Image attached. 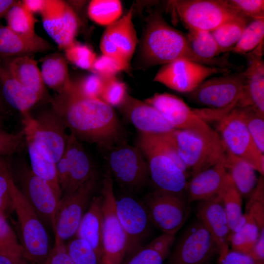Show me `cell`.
<instances>
[{
    "mask_svg": "<svg viewBox=\"0 0 264 264\" xmlns=\"http://www.w3.org/2000/svg\"><path fill=\"white\" fill-rule=\"evenodd\" d=\"M2 122L1 116H0V128H2Z\"/></svg>",
    "mask_w": 264,
    "mask_h": 264,
    "instance_id": "obj_60",
    "label": "cell"
},
{
    "mask_svg": "<svg viewBox=\"0 0 264 264\" xmlns=\"http://www.w3.org/2000/svg\"><path fill=\"white\" fill-rule=\"evenodd\" d=\"M6 112V111L5 110V107L4 106V104L2 101V98L0 95V116H1L5 114Z\"/></svg>",
    "mask_w": 264,
    "mask_h": 264,
    "instance_id": "obj_59",
    "label": "cell"
},
{
    "mask_svg": "<svg viewBox=\"0 0 264 264\" xmlns=\"http://www.w3.org/2000/svg\"><path fill=\"white\" fill-rule=\"evenodd\" d=\"M104 81L105 79L92 73L75 81V83L78 90L83 95L91 98L100 99Z\"/></svg>",
    "mask_w": 264,
    "mask_h": 264,
    "instance_id": "obj_51",
    "label": "cell"
},
{
    "mask_svg": "<svg viewBox=\"0 0 264 264\" xmlns=\"http://www.w3.org/2000/svg\"><path fill=\"white\" fill-rule=\"evenodd\" d=\"M218 132L225 150L250 164L264 176V154L257 147L236 106L217 122Z\"/></svg>",
    "mask_w": 264,
    "mask_h": 264,
    "instance_id": "obj_8",
    "label": "cell"
},
{
    "mask_svg": "<svg viewBox=\"0 0 264 264\" xmlns=\"http://www.w3.org/2000/svg\"><path fill=\"white\" fill-rule=\"evenodd\" d=\"M226 172L242 196L248 198L258 178L255 169L245 160L225 150L223 158Z\"/></svg>",
    "mask_w": 264,
    "mask_h": 264,
    "instance_id": "obj_32",
    "label": "cell"
},
{
    "mask_svg": "<svg viewBox=\"0 0 264 264\" xmlns=\"http://www.w3.org/2000/svg\"><path fill=\"white\" fill-rule=\"evenodd\" d=\"M1 60L11 75L19 82L36 92L42 99L45 97L47 91L36 60L29 55Z\"/></svg>",
    "mask_w": 264,
    "mask_h": 264,
    "instance_id": "obj_27",
    "label": "cell"
},
{
    "mask_svg": "<svg viewBox=\"0 0 264 264\" xmlns=\"http://www.w3.org/2000/svg\"><path fill=\"white\" fill-rule=\"evenodd\" d=\"M56 166L62 197L75 192L95 172L81 141L71 133Z\"/></svg>",
    "mask_w": 264,
    "mask_h": 264,
    "instance_id": "obj_18",
    "label": "cell"
},
{
    "mask_svg": "<svg viewBox=\"0 0 264 264\" xmlns=\"http://www.w3.org/2000/svg\"><path fill=\"white\" fill-rule=\"evenodd\" d=\"M244 214L251 217L260 232L264 230V176L260 175L248 198Z\"/></svg>",
    "mask_w": 264,
    "mask_h": 264,
    "instance_id": "obj_42",
    "label": "cell"
},
{
    "mask_svg": "<svg viewBox=\"0 0 264 264\" xmlns=\"http://www.w3.org/2000/svg\"><path fill=\"white\" fill-rule=\"evenodd\" d=\"M264 19L251 21L244 28L240 40L231 51L236 54L245 55L264 42Z\"/></svg>",
    "mask_w": 264,
    "mask_h": 264,
    "instance_id": "obj_40",
    "label": "cell"
},
{
    "mask_svg": "<svg viewBox=\"0 0 264 264\" xmlns=\"http://www.w3.org/2000/svg\"><path fill=\"white\" fill-rule=\"evenodd\" d=\"M46 0H23L21 1L22 5L32 14L41 13L46 3Z\"/></svg>",
    "mask_w": 264,
    "mask_h": 264,
    "instance_id": "obj_56",
    "label": "cell"
},
{
    "mask_svg": "<svg viewBox=\"0 0 264 264\" xmlns=\"http://www.w3.org/2000/svg\"><path fill=\"white\" fill-rule=\"evenodd\" d=\"M223 158L214 166L192 176L187 181L185 192L190 203L209 199L218 196L227 176Z\"/></svg>",
    "mask_w": 264,
    "mask_h": 264,
    "instance_id": "obj_24",
    "label": "cell"
},
{
    "mask_svg": "<svg viewBox=\"0 0 264 264\" xmlns=\"http://www.w3.org/2000/svg\"><path fill=\"white\" fill-rule=\"evenodd\" d=\"M144 101L155 108L175 129L189 131L223 146L217 131L203 119L201 109L191 108L181 98L166 92L156 93Z\"/></svg>",
    "mask_w": 264,
    "mask_h": 264,
    "instance_id": "obj_6",
    "label": "cell"
},
{
    "mask_svg": "<svg viewBox=\"0 0 264 264\" xmlns=\"http://www.w3.org/2000/svg\"><path fill=\"white\" fill-rule=\"evenodd\" d=\"M133 7L114 22L108 26L103 36L114 44L130 62L138 43L132 22Z\"/></svg>",
    "mask_w": 264,
    "mask_h": 264,
    "instance_id": "obj_29",
    "label": "cell"
},
{
    "mask_svg": "<svg viewBox=\"0 0 264 264\" xmlns=\"http://www.w3.org/2000/svg\"><path fill=\"white\" fill-rule=\"evenodd\" d=\"M216 254L218 250L214 239L197 219L177 239L165 264H206Z\"/></svg>",
    "mask_w": 264,
    "mask_h": 264,
    "instance_id": "obj_15",
    "label": "cell"
},
{
    "mask_svg": "<svg viewBox=\"0 0 264 264\" xmlns=\"http://www.w3.org/2000/svg\"><path fill=\"white\" fill-rule=\"evenodd\" d=\"M219 262V264H264V261H257L248 254L233 250H229Z\"/></svg>",
    "mask_w": 264,
    "mask_h": 264,
    "instance_id": "obj_54",
    "label": "cell"
},
{
    "mask_svg": "<svg viewBox=\"0 0 264 264\" xmlns=\"http://www.w3.org/2000/svg\"><path fill=\"white\" fill-rule=\"evenodd\" d=\"M264 42L254 50L245 54L247 67L243 71L244 88L236 106L253 107L264 115Z\"/></svg>",
    "mask_w": 264,
    "mask_h": 264,
    "instance_id": "obj_22",
    "label": "cell"
},
{
    "mask_svg": "<svg viewBox=\"0 0 264 264\" xmlns=\"http://www.w3.org/2000/svg\"><path fill=\"white\" fill-rule=\"evenodd\" d=\"M170 135L177 154L191 176L221 161L223 146L215 145L189 131L175 129Z\"/></svg>",
    "mask_w": 264,
    "mask_h": 264,
    "instance_id": "obj_14",
    "label": "cell"
},
{
    "mask_svg": "<svg viewBox=\"0 0 264 264\" xmlns=\"http://www.w3.org/2000/svg\"><path fill=\"white\" fill-rule=\"evenodd\" d=\"M169 3L188 29L212 32L226 22L242 17L225 0H175Z\"/></svg>",
    "mask_w": 264,
    "mask_h": 264,
    "instance_id": "obj_10",
    "label": "cell"
},
{
    "mask_svg": "<svg viewBox=\"0 0 264 264\" xmlns=\"http://www.w3.org/2000/svg\"><path fill=\"white\" fill-rule=\"evenodd\" d=\"M103 228L102 264H122L127 255L128 240L118 217L113 179L108 168L101 190Z\"/></svg>",
    "mask_w": 264,
    "mask_h": 264,
    "instance_id": "obj_4",
    "label": "cell"
},
{
    "mask_svg": "<svg viewBox=\"0 0 264 264\" xmlns=\"http://www.w3.org/2000/svg\"><path fill=\"white\" fill-rule=\"evenodd\" d=\"M0 86L4 100L21 113L29 112L42 100L36 92L23 85L11 75L1 59Z\"/></svg>",
    "mask_w": 264,
    "mask_h": 264,
    "instance_id": "obj_26",
    "label": "cell"
},
{
    "mask_svg": "<svg viewBox=\"0 0 264 264\" xmlns=\"http://www.w3.org/2000/svg\"><path fill=\"white\" fill-rule=\"evenodd\" d=\"M25 146L26 140L23 129L18 132L10 133L0 128V157L17 153Z\"/></svg>",
    "mask_w": 264,
    "mask_h": 264,
    "instance_id": "obj_49",
    "label": "cell"
},
{
    "mask_svg": "<svg viewBox=\"0 0 264 264\" xmlns=\"http://www.w3.org/2000/svg\"><path fill=\"white\" fill-rule=\"evenodd\" d=\"M246 220L237 231L231 233L228 237L232 250L249 254L258 240L260 230L252 219L244 214Z\"/></svg>",
    "mask_w": 264,
    "mask_h": 264,
    "instance_id": "obj_39",
    "label": "cell"
},
{
    "mask_svg": "<svg viewBox=\"0 0 264 264\" xmlns=\"http://www.w3.org/2000/svg\"><path fill=\"white\" fill-rule=\"evenodd\" d=\"M249 22L245 18H237L225 22L211 32L221 53L231 51Z\"/></svg>",
    "mask_w": 264,
    "mask_h": 264,
    "instance_id": "obj_36",
    "label": "cell"
},
{
    "mask_svg": "<svg viewBox=\"0 0 264 264\" xmlns=\"http://www.w3.org/2000/svg\"><path fill=\"white\" fill-rule=\"evenodd\" d=\"M45 264H74L63 242L55 238L54 246L51 248Z\"/></svg>",
    "mask_w": 264,
    "mask_h": 264,
    "instance_id": "obj_52",
    "label": "cell"
},
{
    "mask_svg": "<svg viewBox=\"0 0 264 264\" xmlns=\"http://www.w3.org/2000/svg\"><path fill=\"white\" fill-rule=\"evenodd\" d=\"M238 107L257 147L264 154V115L252 106Z\"/></svg>",
    "mask_w": 264,
    "mask_h": 264,
    "instance_id": "obj_41",
    "label": "cell"
},
{
    "mask_svg": "<svg viewBox=\"0 0 264 264\" xmlns=\"http://www.w3.org/2000/svg\"><path fill=\"white\" fill-rule=\"evenodd\" d=\"M122 6L118 0H92L88 6L89 18L95 23L109 26L122 15Z\"/></svg>",
    "mask_w": 264,
    "mask_h": 264,
    "instance_id": "obj_38",
    "label": "cell"
},
{
    "mask_svg": "<svg viewBox=\"0 0 264 264\" xmlns=\"http://www.w3.org/2000/svg\"><path fill=\"white\" fill-rule=\"evenodd\" d=\"M52 109L80 141L109 149L124 140V131L113 107L100 99L87 97L70 82L51 100Z\"/></svg>",
    "mask_w": 264,
    "mask_h": 264,
    "instance_id": "obj_1",
    "label": "cell"
},
{
    "mask_svg": "<svg viewBox=\"0 0 264 264\" xmlns=\"http://www.w3.org/2000/svg\"><path fill=\"white\" fill-rule=\"evenodd\" d=\"M128 93L126 84L115 76L105 79L100 99L112 107H118Z\"/></svg>",
    "mask_w": 264,
    "mask_h": 264,
    "instance_id": "obj_47",
    "label": "cell"
},
{
    "mask_svg": "<svg viewBox=\"0 0 264 264\" xmlns=\"http://www.w3.org/2000/svg\"><path fill=\"white\" fill-rule=\"evenodd\" d=\"M6 157H0V214L5 216L10 211L14 210L11 193L12 179L10 163Z\"/></svg>",
    "mask_w": 264,
    "mask_h": 264,
    "instance_id": "obj_44",
    "label": "cell"
},
{
    "mask_svg": "<svg viewBox=\"0 0 264 264\" xmlns=\"http://www.w3.org/2000/svg\"><path fill=\"white\" fill-rule=\"evenodd\" d=\"M248 255L257 261L264 262V230L260 232L258 240Z\"/></svg>",
    "mask_w": 264,
    "mask_h": 264,
    "instance_id": "obj_55",
    "label": "cell"
},
{
    "mask_svg": "<svg viewBox=\"0 0 264 264\" xmlns=\"http://www.w3.org/2000/svg\"><path fill=\"white\" fill-rule=\"evenodd\" d=\"M228 7L249 22L264 19V0H225Z\"/></svg>",
    "mask_w": 264,
    "mask_h": 264,
    "instance_id": "obj_45",
    "label": "cell"
},
{
    "mask_svg": "<svg viewBox=\"0 0 264 264\" xmlns=\"http://www.w3.org/2000/svg\"><path fill=\"white\" fill-rule=\"evenodd\" d=\"M180 59L215 66L195 55L186 35L168 24L161 13L156 11L151 13L147 17L141 40L138 66L148 68Z\"/></svg>",
    "mask_w": 264,
    "mask_h": 264,
    "instance_id": "obj_2",
    "label": "cell"
},
{
    "mask_svg": "<svg viewBox=\"0 0 264 264\" xmlns=\"http://www.w3.org/2000/svg\"><path fill=\"white\" fill-rule=\"evenodd\" d=\"M11 193L17 217L18 241L22 255L30 263L45 264L51 248L44 225L13 179Z\"/></svg>",
    "mask_w": 264,
    "mask_h": 264,
    "instance_id": "obj_3",
    "label": "cell"
},
{
    "mask_svg": "<svg viewBox=\"0 0 264 264\" xmlns=\"http://www.w3.org/2000/svg\"><path fill=\"white\" fill-rule=\"evenodd\" d=\"M229 68L206 66L194 61L180 59L163 65L153 81L175 91L188 94L210 76L230 73Z\"/></svg>",
    "mask_w": 264,
    "mask_h": 264,
    "instance_id": "obj_16",
    "label": "cell"
},
{
    "mask_svg": "<svg viewBox=\"0 0 264 264\" xmlns=\"http://www.w3.org/2000/svg\"><path fill=\"white\" fill-rule=\"evenodd\" d=\"M66 58L77 67L90 70L97 58L88 45L75 42L65 50Z\"/></svg>",
    "mask_w": 264,
    "mask_h": 264,
    "instance_id": "obj_46",
    "label": "cell"
},
{
    "mask_svg": "<svg viewBox=\"0 0 264 264\" xmlns=\"http://www.w3.org/2000/svg\"><path fill=\"white\" fill-rule=\"evenodd\" d=\"M108 150V168L118 184L132 191L143 186L150 175L140 149L123 140Z\"/></svg>",
    "mask_w": 264,
    "mask_h": 264,
    "instance_id": "obj_12",
    "label": "cell"
},
{
    "mask_svg": "<svg viewBox=\"0 0 264 264\" xmlns=\"http://www.w3.org/2000/svg\"><path fill=\"white\" fill-rule=\"evenodd\" d=\"M16 1L15 0H0V21Z\"/></svg>",
    "mask_w": 264,
    "mask_h": 264,
    "instance_id": "obj_58",
    "label": "cell"
},
{
    "mask_svg": "<svg viewBox=\"0 0 264 264\" xmlns=\"http://www.w3.org/2000/svg\"><path fill=\"white\" fill-rule=\"evenodd\" d=\"M137 147L147 161L149 175L157 188L173 192L185 191L188 176L167 154L141 133Z\"/></svg>",
    "mask_w": 264,
    "mask_h": 264,
    "instance_id": "obj_17",
    "label": "cell"
},
{
    "mask_svg": "<svg viewBox=\"0 0 264 264\" xmlns=\"http://www.w3.org/2000/svg\"><path fill=\"white\" fill-rule=\"evenodd\" d=\"M152 224L163 233L175 235L188 220L191 208L185 191L173 192L158 188L142 200Z\"/></svg>",
    "mask_w": 264,
    "mask_h": 264,
    "instance_id": "obj_7",
    "label": "cell"
},
{
    "mask_svg": "<svg viewBox=\"0 0 264 264\" xmlns=\"http://www.w3.org/2000/svg\"><path fill=\"white\" fill-rule=\"evenodd\" d=\"M117 108L140 133L163 134L175 130L155 108L129 93Z\"/></svg>",
    "mask_w": 264,
    "mask_h": 264,
    "instance_id": "obj_21",
    "label": "cell"
},
{
    "mask_svg": "<svg viewBox=\"0 0 264 264\" xmlns=\"http://www.w3.org/2000/svg\"><path fill=\"white\" fill-rule=\"evenodd\" d=\"M218 196L223 204L231 233L237 231L246 220L242 210V197L228 174L224 184Z\"/></svg>",
    "mask_w": 264,
    "mask_h": 264,
    "instance_id": "obj_33",
    "label": "cell"
},
{
    "mask_svg": "<svg viewBox=\"0 0 264 264\" xmlns=\"http://www.w3.org/2000/svg\"><path fill=\"white\" fill-rule=\"evenodd\" d=\"M103 215L101 196H94L83 215L75 236L88 242L101 261Z\"/></svg>",
    "mask_w": 264,
    "mask_h": 264,
    "instance_id": "obj_28",
    "label": "cell"
},
{
    "mask_svg": "<svg viewBox=\"0 0 264 264\" xmlns=\"http://www.w3.org/2000/svg\"><path fill=\"white\" fill-rule=\"evenodd\" d=\"M244 85L243 71L230 72L206 79L187 94V98L189 101L208 109L230 111L242 96Z\"/></svg>",
    "mask_w": 264,
    "mask_h": 264,
    "instance_id": "obj_9",
    "label": "cell"
},
{
    "mask_svg": "<svg viewBox=\"0 0 264 264\" xmlns=\"http://www.w3.org/2000/svg\"><path fill=\"white\" fill-rule=\"evenodd\" d=\"M22 255L0 254V264H30Z\"/></svg>",
    "mask_w": 264,
    "mask_h": 264,
    "instance_id": "obj_57",
    "label": "cell"
},
{
    "mask_svg": "<svg viewBox=\"0 0 264 264\" xmlns=\"http://www.w3.org/2000/svg\"><path fill=\"white\" fill-rule=\"evenodd\" d=\"M46 40L35 34L31 37L23 36L12 31L0 23V59L30 55L52 49Z\"/></svg>",
    "mask_w": 264,
    "mask_h": 264,
    "instance_id": "obj_25",
    "label": "cell"
},
{
    "mask_svg": "<svg viewBox=\"0 0 264 264\" xmlns=\"http://www.w3.org/2000/svg\"><path fill=\"white\" fill-rule=\"evenodd\" d=\"M14 182L44 225L53 228L55 213L60 199L51 186L35 175L25 163L10 166Z\"/></svg>",
    "mask_w": 264,
    "mask_h": 264,
    "instance_id": "obj_13",
    "label": "cell"
},
{
    "mask_svg": "<svg viewBox=\"0 0 264 264\" xmlns=\"http://www.w3.org/2000/svg\"><path fill=\"white\" fill-rule=\"evenodd\" d=\"M21 114L24 133L46 159L56 163L65 152L69 135L62 118L52 109L35 117L29 112Z\"/></svg>",
    "mask_w": 264,
    "mask_h": 264,
    "instance_id": "obj_5",
    "label": "cell"
},
{
    "mask_svg": "<svg viewBox=\"0 0 264 264\" xmlns=\"http://www.w3.org/2000/svg\"><path fill=\"white\" fill-rule=\"evenodd\" d=\"M129 68L116 60L102 54L97 57L90 71L104 79H107L115 77L119 72Z\"/></svg>",
    "mask_w": 264,
    "mask_h": 264,
    "instance_id": "obj_50",
    "label": "cell"
},
{
    "mask_svg": "<svg viewBox=\"0 0 264 264\" xmlns=\"http://www.w3.org/2000/svg\"><path fill=\"white\" fill-rule=\"evenodd\" d=\"M65 247L74 264H102L93 248L82 239L75 237Z\"/></svg>",
    "mask_w": 264,
    "mask_h": 264,
    "instance_id": "obj_43",
    "label": "cell"
},
{
    "mask_svg": "<svg viewBox=\"0 0 264 264\" xmlns=\"http://www.w3.org/2000/svg\"><path fill=\"white\" fill-rule=\"evenodd\" d=\"M115 206L127 237L126 257L143 246V242L150 235L152 223L142 200L132 195L124 194L116 197Z\"/></svg>",
    "mask_w": 264,
    "mask_h": 264,
    "instance_id": "obj_19",
    "label": "cell"
},
{
    "mask_svg": "<svg viewBox=\"0 0 264 264\" xmlns=\"http://www.w3.org/2000/svg\"><path fill=\"white\" fill-rule=\"evenodd\" d=\"M175 240V235L163 233L126 257L122 264H164Z\"/></svg>",
    "mask_w": 264,
    "mask_h": 264,
    "instance_id": "obj_31",
    "label": "cell"
},
{
    "mask_svg": "<svg viewBox=\"0 0 264 264\" xmlns=\"http://www.w3.org/2000/svg\"><path fill=\"white\" fill-rule=\"evenodd\" d=\"M0 254L22 255L17 237L7 221L0 214Z\"/></svg>",
    "mask_w": 264,
    "mask_h": 264,
    "instance_id": "obj_48",
    "label": "cell"
},
{
    "mask_svg": "<svg viewBox=\"0 0 264 264\" xmlns=\"http://www.w3.org/2000/svg\"><path fill=\"white\" fill-rule=\"evenodd\" d=\"M67 60L62 55H49L43 60L41 75L45 85L57 93L61 91L71 81Z\"/></svg>",
    "mask_w": 264,
    "mask_h": 264,
    "instance_id": "obj_34",
    "label": "cell"
},
{
    "mask_svg": "<svg viewBox=\"0 0 264 264\" xmlns=\"http://www.w3.org/2000/svg\"><path fill=\"white\" fill-rule=\"evenodd\" d=\"M100 48L102 54L111 57L130 68V62L121 50L104 36H102Z\"/></svg>",
    "mask_w": 264,
    "mask_h": 264,
    "instance_id": "obj_53",
    "label": "cell"
},
{
    "mask_svg": "<svg viewBox=\"0 0 264 264\" xmlns=\"http://www.w3.org/2000/svg\"><path fill=\"white\" fill-rule=\"evenodd\" d=\"M198 219L206 227L214 239L219 259L229 250L228 237L231 233L223 204L218 196L199 201L196 210Z\"/></svg>",
    "mask_w": 264,
    "mask_h": 264,
    "instance_id": "obj_23",
    "label": "cell"
},
{
    "mask_svg": "<svg viewBox=\"0 0 264 264\" xmlns=\"http://www.w3.org/2000/svg\"><path fill=\"white\" fill-rule=\"evenodd\" d=\"M40 14L45 31L60 49L65 50L75 42L78 19L68 2L46 0Z\"/></svg>",
    "mask_w": 264,
    "mask_h": 264,
    "instance_id": "obj_20",
    "label": "cell"
},
{
    "mask_svg": "<svg viewBox=\"0 0 264 264\" xmlns=\"http://www.w3.org/2000/svg\"><path fill=\"white\" fill-rule=\"evenodd\" d=\"M186 37L192 50L199 58L217 67L230 69L236 66L228 61L227 56L218 57L221 51L211 32L188 29Z\"/></svg>",
    "mask_w": 264,
    "mask_h": 264,
    "instance_id": "obj_30",
    "label": "cell"
},
{
    "mask_svg": "<svg viewBox=\"0 0 264 264\" xmlns=\"http://www.w3.org/2000/svg\"><path fill=\"white\" fill-rule=\"evenodd\" d=\"M5 17L6 26L15 32L28 37L36 34L35 25L37 20L33 14L24 7L21 1L16 0L8 10Z\"/></svg>",
    "mask_w": 264,
    "mask_h": 264,
    "instance_id": "obj_37",
    "label": "cell"
},
{
    "mask_svg": "<svg viewBox=\"0 0 264 264\" xmlns=\"http://www.w3.org/2000/svg\"><path fill=\"white\" fill-rule=\"evenodd\" d=\"M24 134L32 171L51 186L60 200L62 194L57 176L56 163L46 159L37 149L31 137Z\"/></svg>",
    "mask_w": 264,
    "mask_h": 264,
    "instance_id": "obj_35",
    "label": "cell"
},
{
    "mask_svg": "<svg viewBox=\"0 0 264 264\" xmlns=\"http://www.w3.org/2000/svg\"><path fill=\"white\" fill-rule=\"evenodd\" d=\"M98 184L96 172L75 192L62 197L54 217L55 238L64 242L76 233L83 215L94 197Z\"/></svg>",
    "mask_w": 264,
    "mask_h": 264,
    "instance_id": "obj_11",
    "label": "cell"
}]
</instances>
